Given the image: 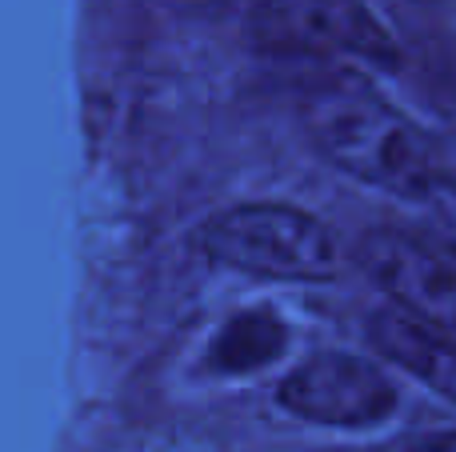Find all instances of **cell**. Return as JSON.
I'll return each mask as SVG.
<instances>
[{
	"instance_id": "1",
	"label": "cell",
	"mask_w": 456,
	"mask_h": 452,
	"mask_svg": "<svg viewBox=\"0 0 456 452\" xmlns=\"http://www.w3.org/2000/svg\"><path fill=\"white\" fill-rule=\"evenodd\" d=\"M300 120L316 149L356 181L396 197H425L436 181L417 125L353 72L313 80L300 93Z\"/></svg>"
},
{
	"instance_id": "2",
	"label": "cell",
	"mask_w": 456,
	"mask_h": 452,
	"mask_svg": "<svg viewBox=\"0 0 456 452\" xmlns=\"http://www.w3.org/2000/svg\"><path fill=\"white\" fill-rule=\"evenodd\" d=\"M213 261L273 280H329L340 264L337 240L316 216L292 205H236L200 229Z\"/></svg>"
},
{
	"instance_id": "3",
	"label": "cell",
	"mask_w": 456,
	"mask_h": 452,
	"mask_svg": "<svg viewBox=\"0 0 456 452\" xmlns=\"http://www.w3.org/2000/svg\"><path fill=\"white\" fill-rule=\"evenodd\" d=\"M244 24L265 52L356 56L380 69L401 64V48L361 0H248Z\"/></svg>"
},
{
	"instance_id": "4",
	"label": "cell",
	"mask_w": 456,
	"mask_h": 452,
	"mask_svg": "<svg viewBox=\"0 0 456 452\" xmlns=\"http://www.w3.org/2000/svg\"><path fill=\"white\" fill-rule=\"evenodd\" d=\"M292 416L332 429H369L393 416L396 389L372 360L353 352H316L276 389Z\"/></svg>"
},
{
	"instance_id": "5",
	"label": "cell",
	"mask_w": 456,
	"mask_h": 452,
	"mask_svg": "<svg viewBox=\"0 0 456 452\" xmlns=\"http://www.w3.org/2000/svg\"><path fill=\"white\" fill-rule=\"evenodd\" d=\"M356 261L404 317L456 333V269L428 240L404 229H372L356 245Z\"/></svg>"
},
{
	"instance_id": "6",
	"label": "cell",
	"mask_w": 456,
	"mask_h": 452,
	"mask_svg": "<svg viewBox=\"0 0 456 452\" xmlns=\"http://www.w3.org/2000/svg\"><path fill=\"white\" fill-rule=\"evenodd\" d=\"M369 341L385 360L417 376L420 384L449 400L456 408V344L441 328H428L420 320L404 317L401 309H385L369 320Z\"/></svg>"
},
{
	"instance_id": "7",
	"label": "cell",
	"mask_w": 456,
	"mask_h": 452,
	"mask_svg": "<svg viewBox=\"0 0 456 452\" xmlns=\"http://www.w3.org/2000/svg\"><path fill=\"white\" fill-rule=\"evenodd\" d=\"M284 341V325L268 312H244V317L228 320V328L216 336L213 344V365L221 373H248V368L268 365L273 357H281Z\"/></svg>"
},
{
	"instance_id": "8",
	"label": "cell",
	"mask_w": 456,
	"mask_h": 452,
	"mask_svg": "<svg viewBox=\"0 0 456 452\" xmlns=\"http://www.w3.org/2000/svg\"><path fill=\"white\" fill-rule=\"evenodd\" d=\"M420 200H425V232H417V237L428 240L456 269V184L436 176Z\"/></svg>"
},
{
	"instance_id": "9",
	"label": "cell",
	"mask_w": 456,
	"mask_h": 452,
	"mask_svg": "<svg viewBox=\"0 0 456 452\" xmlns=\"http://www.w3.org/2000/svg\"><path fill=\"white\" fill-rule=\"evenodd\" d=\"M409 452H456V429H444V432H428V437L412 440Z\"/></svg>"
},
{
	"instance_id": "10",
	"label": "cell",
	"mask_w": 456,
	"mask_h": 452,
	"mask_svg": "<svg viewBox=\"0 0 456 452\" xmlns=\"http://www.w3.org/2000/svg\"><path fill=\"white\" fill-rule=\"evenodd\" d=\"M192 8H208V12H244L248 0H184Z\"/></svg>"
}]
</instances>
